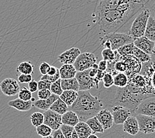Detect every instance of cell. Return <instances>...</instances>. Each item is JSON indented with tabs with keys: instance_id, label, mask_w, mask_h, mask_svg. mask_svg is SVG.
<instances>
[{
	"instance_id": "obj_46",
	"label": "cell",
	"mask_w": 155,
	"mask_h": 138,
	"mask_svg": "<svg viewBox=\"0 0 155 138\" xmlns=\"http://www.w3.org/2000/svg\"><path fill=\"white\" fill-rule=\"evenodd\" d=\"M28 89L32 93L36 92L38 90V82L35 80H32L28 83Z\"/></svg>"
},
{
	"instance_id": "obj_19",
	"label": "cell",
	"mask_w": 155,
	"mask_h": 138,
	"mask_svg": "<svg viewBox=\"0 0 155 138\" xmlns=\"http://www.w3.org/2000/svg\"><path fill=\"white\" fill-rule=\"evenodd\" d=\"M60 98L58 96L55 95L54 94H51L49 98L46 100H35L33 103V105L38 109H40L44 111H47L50 110V106L52 105L53 103L56 101V100Z\"/></svg>"
},
{
	"instance_id": "obj_39",
	"label": "cell",
	"mask_w": 155,
	"mask_h": 138,
	"mask_svg": "<svg viewBox=\"0 0 155 138\" xmlns=\"http://www.w3.org/2000/svg\"><path fill=\"white\" fill-rule=\"evenodd\" d=\"M60 129H61L63 134H64L65 138H71L72 133L73 131H74V128L73 127L64 124H62Z\"/></svg>"
},
{
	"instance_id": "obj_42",
	"label": "cell",
	"mask_w": 155,
	"mask_h": 138,
	"mask_svg": "<svg viewBox=\"0 0 155 138\" xmlns=\"http://www.w3.org/2000/svg\"><path fill=\"white\" fill-rule=\"evenodd\" d=\"M50 68L51 66L50 65V64H48L46 62H43L40 64L39 67L40 73L42 75H46V74H48V73Z\"/></svg>"
},
{
	"instance_id": "obj_43",
	"label": "cell",
	"mask_w": 155,
	"mask_h": 138,
	"mask_svg": "<svg viewBox=\"0 0 155 138\" xmlns=\"http://www.w3.org/2000/svg\"><path fill=\"white\" fill-rule=\"evenodd\" d=\"M32 80V76L31 74H22L18 76V81L20 83H29Z\"/></svg>"
},
{
	"instance_id": "obj_3",
	"label": "cell",
	"mask_w": 155,
	"mask_h": 138,
	"mask_svg": "<svg viewBox=\"0 0 155 138\" xmlns=\"http://www.w3.org/2000/svg\"><path fill=\"white\" fill-rule=\"evenodd\" d=\"M144 5L145 0H100L97 10L115 11L128 21Z\"/></svg>"
},
{
	"instance_id": "obj_58",
	"label": "cell",
	"mask_w": 155,
	"mask_h": 138,
	"mask_svg": "<svg viewBox=\"0 0 155 138\" xmlns=\"http://www.w3.org/2000/svg\"><path fill=\"white\" fill-rule=\"evenodd\" d=\"M42 138H53L52 136H48V137H42Z\"/></svg>"
},
{
	"instance_id": "obj_8",
	"label": "cell",
	"mask_w": 155,
	"mask_h": 138,
	"mask_svg": "<svg viewBox=\"0 0 155 138\" xmlns=\"http://www.w3.org/2000/svg\"><path fill=\"white\" fill-rule=\"evenodd\" d=\"M20 89L18 81L12 78H7L0 83V90L7 96H14L18 94Z\"/></svg>"
},
{
	"instance_id": "obj_52",
	"label": "cell",
	"mask_w": 155,
	"mask_h": 138,
	"mask_svg": "<svg viewBox=\"0 0 155 138\" xmlns=\"http://www.w3.org/2000/svg\"><path fill=\"white\" fill-rule=\"evenodd\" d=\"M149 9L150 12V17H153L154 19H155V2L153 3L152 6H151Z\"/></svg>"
},
{
	"instance_id": "obj_14",
	"label": "cell",
	"mask_w": 155,
	"mask_h": 138,
	"mask_svg": "<svg viewBox=\"0 0 155 138\" xmlns=\"http://www.w3.org/2000/svg\"><path fill=\"white\" fill-rule=\"evenodd\" d=\"M81 53L79 48L72 47L59 55L58 60L63 65H73Z\"/></svg>"
},
{
	"instance_id": "obj_36",
	"label": "cell",
	"mask_w": 155,
	"mask_h": 138,
	"mask_svg": "<svg viewBox=\"0 0 155 138\" xmlns=\"http://www.w3.org/2000/svg\"><path fill=\"white\" fill-rule=\"evenodd\" d=\"M135 48V45L134 43H130V44H125V45H124L121 47L119 48L117 50V51L118 52L121 56L123 55H132L133 52H134Z\"/></svg>"
},
{
	"instance_id": "obj_7",
	"label": "cell",
	"mask_w": 155,
	"mask_h": 138,
	"mask_svg": "<svg viewBox=\"0 0 155 138\" xmlns=\"http://www.w3.org/2000/svg\"><path fill=\"white\" fill-rule=\"evenodd\" d=\"M97 58L91 53H81L73 64L77 72H82L91 69L97 62Z\"/></svg>"
},
{
	"instance_id": "obj_29",
	"label": "cell",
	"mask_w": 155,
	"mask_h": 138,
	"mask_svg": "<svg viewBox=\"0 0 155 138\" xmlns=\"http://www.w3.org/2000/svg\"><path fill=\"white\" fill-rule=\"evenodd\" d=\"M85 123L91 128L93 133H104V129L96 116L88 119Z\"/></svg>"
},
{
	"instance_id": "obj_34",
	"label": "cell",
	"mask_w": 155,
	"mask_h": 138,
	"mask_svg": "<svg viewBox=\"0 0 155 138\" xmlns=\"http://www.w3.org/2000/svg\"><path fill=\"white\" fill-rule=\"evenodd\" d=\"M36 128V133H37L38 135L42 137L51 136V133L53 132V130L49 126H48L44 124H42V125L38 126Z\"/></svg>"
},
{
	"instance_id": "obj_27",
	"label": "cell",
	"mask_w": 155,
	"mask_h": 138,
	"mask_svg": "<svg viewBox=\"0 0 155 138\" xmlns=\"http://www.w3.org/2000/svg\"><path fill=\"white\" fill-rule=\"evenodd\" d=\"M144 36L151 41L155 43V19L150 16L149 19Z\"/></svg>"
},
{
	"instance_id": "obj_16",
	"label": "cell",
	"mask_w": 155,
	"mask_h": 138,
	"mask_svg": "<svg viewBox=\"0 0 155 138\" xmlns=\"http://www.w3.org/2000/svg\"><path fill=\"white\" fill-rule=\"evenodd\" d=\"M134 44L135 47L149 55L152 53L155 45L154 42L151 41L147 39L145 36L135 39Z\"/></svg>"
},
{
	"instance_id": "obj_23",
	"label": "cell",
	"mask_w": 155,
	"mask_h": 138,
	"mask_svg": "<svg viewBox=\"0 0 155 138\" xmlns=\"http://www.w3.org/2000/svg\"><path fill=\"white\" fill-rule=\"evenodd\" d=\"M74 129L79 136V138H88L93 133L91 128L84 122H79L75 127Z\"/></svg>"
},
{
	"instance_id": "obj_25",
	"label": "cell",
	"mask_w": 155,
	"mask_h": 138,
	"mask_svg": "<svg viewBox=\"0 0 155 138\" xmlns=\"http://www.w3.org/2000/svg\"><path fill=\"white\" fill-rule=\"evenodd\" d=\"M50 110L62 115L69 110V108L67 106V104L59 98L50 106Z\"/></svg>"
},
{
	"instance_id": "obj_9",
	"label": "cell",
	"mask_w": 155,
	"mask_h": 138,
	"mask_svg": "<svg viewBox=\"0 0 155 138\" xmlns=\"http://www.w3.org/2000/svg\"><path fill=\"white\" fill-rule=\"evenodd\" d=\"M136 115H144L155 118V97L146 98L139 104L134 112Z\"/></svg>"
},
{
	"instance_id": "obj_10",
	"label": "cell",
	"mask_w": 155,
	"mask_h": 138,
	"mask_svg": "<svg viewBox=\"0 0 155 138\" xmlns=\"http://www.w3.org/2000/svg\"><path fill=\"white\" fill-rule=\"evenodd\" d=\"M139 131L145 134L155 132V118L144 115H136Z\"/></svg>"
},
{
	"instance_id": "obj_38",
	"label": "cell",
	"mask_w": 155,
	"mask_h": 138,
	"mask_svg": "<svg viewBox=\"0 0 155 138\" xmlns=\"http://www.w3.org/2000/svg\"><path fill=\"white\" fill-rule=\"evenodd\" d=\"M104 87L106 88L112 87L114 85V76L111 74L108 73H106L104 77L102 78Z\"/></svg>"
},
{
	"instance_id": "obj_51",
	"label": "cell",
	"mask_w": 155,
	"mask_h": 138,
	"mask_svg": "<svg viewBox=\"0 0 155 138\" xmlns=\"http://www.w3.org/2000/svg\"><path fill=\"white\" fill-rule=\"evenodd\" d=\"M97 71H98V69H95L93 68H91L89 70V75L90 76L94 79V78H96L97 76Z\"/></svg>"
},
{
	"instance_id": "obj_18",
	"label": "cell",
	"mask_w": 155,
	"mask_h": 138,
	"mask_svg": "<svg viewBox=\"0 0 155 138\" xmlns=\"http://www.w3.org/2000/svg\"><path fill=\"white\" fill-rule=\"evenodd\" d=\"M8 106L15 108L18 111H27L31 110L33 105V102L31 101H24L19 98L10 100L8 102Z\"/></svg>"
},
{
	"instance_id": "obj_45",
	"label": "cell",
	"mask_w": 155,
	"mask_h": 138,
	"mask_svg": "<svg viewBox=\"0 0 155 138\" xmlns=\"http://www.w3.org/2000/svg\"><path fill=\"white\" fill-rule=\"evenodd\" d=\"M51 84L46 83V82L40 80L38 82V90H50Z\"/></svg>"
},
{
	"instance_id": "obj_15",
	"label": "cell",
	"mask_w": 155,
	"mask_h": 138,
	"mask_svg": "<svg viewBox=\"0 0 155 138\" xmlns=\"http://www.w3.org/2000/svg\"><path fill=\"white\" fill-rule=\"evenodd\" d=\"M99 122L101 123L104 129H108L111 128L113 124L114 120L112 113L107 109H102L96 115Z\"/></svg>"
},
{
	"instance_id": "obj_55",
	"label": "cell",
	"mask_w": 155,
	"mask_h": 138,
	"mask_svg": "<svg viewBox=\"0 0 155 138\" xmlns=\"http://www.w3.org/2000/svg\"><path fill=\"white\" fill-rule=\"evenodd\" d=\"M71 138H79V136H78V135H77V133H76V132L75 131V129H74V131H73V132L72 133V136H71Z\"/></svg>"
},
{
	"instance_id": "obj_30",
	"label": "cell",
	"mask_w": 155,
	"mask_h": 138,
	"mask_svg": "<svg viewBox=\"0 0 155 138\" xmlns=\"http://www.w3.org/2000/svg\"><path fill=\"white\" fill-rule=\"evenodd\" d=\"M34 65L31 61H23L18 65L17 72L22 74H34Z\"/></svg>"
},
{
	"instance_id": "obj_13",
	"label": "cell",
	"mask_w": 155,
	"mask_h": 138,
	"mask_svg": "<svg viewBox=\"0 0 155 138\" xmlns=\"http://www.w3.org/2000/svg\"><path fill=\"white\" fill-rule=\"evenodd\" d=\"M114 123L116 124H123L127 119L131 115V111L127 108L120 105L112 108Z\"/></svg>"
},
{
	"instance_id": "obj_5",
	"label": "cell",
	"mask_w": 155,
	"mask_h": 138,
	"mask_svg": "<svg viewBox=\"0 0 155 138\" xmlns=\"http://www.w3.org/2000/svg\"><path fill=\"white\" fill-rule=\"evenodd\" d=\"M100 41L101 42H108L110 44V48L113 51H117L118 48L125 44L134 43V39L130 34L112 33L110 34H105L103 37H101Z\"/></svg>"
},
{
	"instance_id": "obj_40",
	"label": "cell",
	"mask_w": 155,
	"mask_h": 138,
	"mask_svg": "<svg viewBox=\"0 0 155 138\" xmlns=\"http://www.w3.org/2000/svg\"><path fill=\"white\" fill-rule=\"evenodd\" d=\"M59 79H60V70H59V72L56 74V75L50 76L48 75V74H46V75H42L41 78H40V80L45 81L46 83H48L50 84H52L54 82L57 81Z\"/></svg>"
},
{
	"instance_id": "obj_41",
	"label": "cell",
	"mask_w": 155,
	"mask_h": 138,
	"mask_svg": "<svg viewBox=\"0 0 155 138\" xmlns=\"http://www.w3.org/2000/svg\"><path fill=\"white\" fill-rule=\"evenodd\" d=\"M114 69H115L117 73H125L127 70V67L125 63L119 59V60L116 62L115 65H114Z\"/></svg>"
},
{
	"instance_id": "obj_20",
	"label": "cell",
	"mask_w": 155,
	"mask_h": 138,
	"mask_svg": "<svg viewBox=\"0 0 155 138\" xmlns=\"http://www.w3.org/2000/svg\"><path fill=\"white\" fill-rule=\"evenodd\" d=\"M80 122L77 115L71 110H69L64 115H61L62 124L74 127Z\"/></svg>"
},
{
	"instance_id": "obj_1",
	"label": "cell",
	"mask_w": 155,
	"mask_h": 138,
	"mask_svg": "<svg viewBox=\"0 0 155 138\" xmlns=\"http://www.w3.org/2000/svg\"><path fill=\"white\" fill-rule=\"evenodd\" d=\"M103 104L98 96L92 95L88 91H79L78 97L69 110L77 115L80 122H85L88 119L94 117L102 110Z\"/></svg>"
},
{
	"instance_id": "obj_37",
	"label": "cell",
	"mask_w": 155,
	"mask_h": 138,
	"mask_svg": "<svg viewBox=\"0 0 155 138\" xmlns=\"http://www.w3.org/2000/svg\"><path fill=\"white\" fill-rule=\"evenodd\" d=\"M50 91L51 94H54L55 95H57L59 97L62 94L63 90L61 85V78L58 80L57 81L54 82V83L51 84L50 86Z\"/></svg>"
},
{
	"instance_id": "obj_48",
	"label": "cell",
	"mask_w": 155,
	"mask_h": 138,
	"mask_svg": "<svg viewBox=\"0 0 155 138\" xmlns=\"http://www.w3.org/2000/svg\"><path fill=\"white\" fill-rule=\"evenodd\" d=\"M51 136H52L53 138H65L60 129L53 131L52 133H51Z\"/></svg>"
},
{
	"instance_id": "obj_31",
	"label": "cell",
	"mask_w": 155,
	"mask_h": 138,
	"mask_svg": "<svg viewBox=\"0 0 155 138\" xmlns=\"http://www.w3.org/2000/svg\"><path fill=\"white\" fill-rule=\"evenodd\" d=\"M142 64V68L139 74L152 78L153 74L155 71V65L150 61Z\"/></svg>"
},
{
	"instance_id": "obj_50",
	"label": "cell",
	"mask_w": 155,
	"mask_h": 138,
	"mask_svg": "<svg viewBox=\"0 0 155 138\" xmlns=\"http://www.w3.org/2000/svg\"><path fill=\"white\" fill-rule=\"evenodd\" d=\"M105 73H106V72L101 71V70H100L98 69L97 76H96V78H97L100 82H101V80H102V78H103V77H104Z\"/></svg>"
},
{
	"instance_id": "obj_49",
	"label": "cell",
	"mask_w": 155,
	"mask_h": 138,
	"mask_svg": "<svg viewBox=\"0 0 155 138\" xmlns=\"http://www.w3.org/2000/svg\"><path fill=\"white\" fill-rule=\"evenodd\" d=\"M58 72H59V69H58L57 67L54 66H51V68L49 70L48 73V75H50V76L56 75Z\"/></svg>"
},
{
	"instance_id": "obj_17",
	"label": "cell",
	"mask_w": 155,
	"mask_h": 138,
	"mask_svg": "<svg viewBox=\"0 0 155 138\" xmlns=\"http://www.w3.org/2000/svg\"><path fill=\"white\" fill-rule=\"evenodd\" d=\"M123 130L131 136H135L139 132V124L135 116L131 115L123 124Z\"/></svg>"
},
{
	"instance_id": "obj_59",
	"label": "cell",
	"mask_w": 155,
	"mask_h": 138,
	"mask_svg": "<svg viewBox=\"0 0 155 138\" xmlns=\"http://www.w3.org/2000/svg\"><path fill=\"white\" fill-rule=\"evenodd\" d=\"M154 48H155V45H154Z\"/></svg>"
},
{
	"instance_id": "obj_57",
	"label": "cell",
	"mask_w": 155,
	"mask_h": 138,
	"mask_svg": "<svg viewBox=\"0 0 155 138\" xmlns=\"http://www.w3.org/2000/svg\"><path fill=\"white\" fill-rule=\"evenodd\" d=\"M92 68L95 69H98V65H97V64H94V65L93 66V67H92Z\"/></svg>"
},
{
	"instance_id": "obj_22",
	"label": "cell",
	"mask_w": 155,
	"mask_h": 138,
	"mask_svg": "<svg viewBox=\"0 0 155 138\" xmlns=\"http://www.w3.org/2000/svg\"><path fill=\"white\" fill-rule=\"evenodd\" d=\"M78 97V92L73 90H64L60 96V98L69 108L71 106Z\"/></svg>"
},
{
	"instance_id": "obj_32",
	"label": "cell",
	"mask_w": 155,
	"mask_h": 138,
	"mask_svg": "<svg viewBox=\"0 0 155 138\" xmlns=\"http://www.w3.org/2000/svg\"><path fill=\"white\" fill-rule=\"evenodd\" d=\"M132 55H134V57L137 58L141 63L147 62L150 61V57L149 55L145 53V52L139 49V48H137L136 47H135L134 48Z\"/></svg>"
},
{
	"instance_id": "obj_28",
	"label": "cell",
	"mask_w": 155,
	"mask_h": 138,
	"mask_svg": "<svg viewBox=\"0 0 155 138\" xmlns=\"http://www.w3.org/2000/svg\"><path fill=\"white\" fill-rule=\"evenodd\" d=\"M129 83L128 76L124 73H118L114 76V85L117 88L126 87Z\"/></svg>"
},
{
	"instance_id": "obj_53",
	"label": "cell",
	"mask_w": 155,
	"mask_h": 138,
	"mask_svg": "<svg viewBox=\"0 0 155 138\" xmlns=\"http://www.w3.org/2000/svg\"><path fill=\"white\" fill-rule=\"evenodd\" d=\"M150 61L153 62L155 65V48L154 47V49L152 52V53H151L150 55Z\"/></svg>"
},
{
	"instance_id": "obj_4",
	"label": "cell",
	"mask_w": 155,
	"mask_h": 138,
	"mask_svg": "<svg viewBox=\"0 0 155 138\" xmlns=\"http://www.w3.org/2000/svg\"><path fill=\"white\" fill-rule=\"evenodd\" d=\"M150 16L149 9L147 8L144 9L133 22L130 31V35L134 40L145 35V29Z\"/></svg>"
},
{
	"instance_id": "obj_54",
	"label": "cell",
	"mask_w": 155,
	"mask_h": 138,
	"mask_svg": "<svg viewBox=\"0 0 155 138\" xmlns=\"http://www.w3.org/2000/svg\"><path fill=\"white\" fill-rule=\"evenodd\" d=\"M151 82H152V85H153V87L154 89L155 90V71L154 72L152 78H151Z\"/></svg>"
},
{
	"instance_id": "obj_12",
	"label": "cell",
	"mask_w": 155,
	"mask_h": 138,
	"mask_svg": "<svg viewBox=\"0 0 155 138\" xmlns=\"http://www.w3.org/2000/svg\"><path fill=\"white\" fill-rule=\"evenodd\" d=\"M44 124L49 126L53 131L60 129L62 125L61 115L50 110L44 111Z\"/></svg>"
},
{
	"instance_id": "obj_44",
	"label": "cell",
	"mask_w": 155,
	"mask_h": 138,
	"mask_svg": "<svg viewBox=\"0 0 155 138\" xmlns=\"http://www.w3.org/2000/svg\"><path fill=\"white\" fill-rule=\"evenodd\" d=\"M37 95L40 100H46L50 98L51 92L50 90H41L38 91Z\"/></svg>"
},
{
	"instance_id": "obj_26",
	"label": "cell",
	"mask_w": 155,
	"mask_h": 138,
	"mask_svg": "<svg viewBox=\"0 0 155 138\" xmlns=\"http://www.w3.org/2000/svg\"><path fill=\"white\" fill-rule=\"evenodd\" d=\"M120 55L117 51H113L111 48H104L102 51V57L104 61L106 62H112L118 61L120 59Z\"/></svg>"
},
{
	"instance_id": "obj_2",
	"label": "cell",
	"mask_w": 155,
	"mask_h": 138,
	"mask_svg": "<svg viewBox=\"0 0 155 138\" xmlns=\"http://www.w3.org/2000/svg\"><path fill=\"white\" fill-rule=\"evenodd\" d=\"M153 97L142 89L137 88L128 84L125 88H117L114 106L120 105L130 110L131 113L135 112L136 108L143 100Z\"/></svg>"
},
{
	"instance_id": "obj_56",
	"label": "cell",
	"mask_w": 155,
	"mask_h": 138,
	"mask_svg": "<svg viewBox=\"0 0 155 138\" xmlns=\"http://www.w3.org/2000/svg\"><path fill=\"white\" fill-rule=\"evenodd\" d=\"M88 138H98V137L97 135H96V134L92 133V134H91L89 136H88Z\"/></svg>"
},
{
	"instance_id": "obj_11",
	"label": "cell",
	"mask_w": 155,
	"mask_h": 138,
	"mask_svg": "<svg viewBox=\"0 0 155 138\" xmlns=\"http://www.w3.org/2000/svg\"><path fill=\"white\" fill-rule=\"evenodd\" d=\"M89 70L77 72L75 78L79 85V91H88L96 87L94 80L89 75Z\"/></svg>"
},
{
	"instance_id": "obj_33",
	"label": "cell",
	"mask_w": 155,
	"mask_h": 138,
	"mask_svg": "<svg viewBox=\"0 0 155 138\" xmlns=\"http://www.w3.org/2000/svg\"><path fill=\"white\" fill-rule=\"evenodd\" d=\"M44 114L41 112H35L31 115V122L33 126L37 128L38 126L44 124Z\"/></svg>"
},
{
	"instance_id": "obj_24",
	"label": "cell",
	"mask_w": 155,
	"mask_h": 138,
	"mask_svg": "<svg viewBox=\"0 0 155 138\" xmlns=\"http://www.w3.org/2000/svg\"><path fill=\"white\" fill-rule=\"evenodd\" d=\"M61 85L63 90H73L75 92L79 91V85L76 78H69V79H61Z\"/></svg>"
},
{
	"instance_id": "obj_47",
	"label": "cell",
	"mask_w": 155,
	"mask_h": 138,
	"mask_svg": "<svg viewBox=\"0 0 155 138\" xmlns=\"http://www.w3.org/2000/svg\"><path fill=\"white\" fill-rule=\"evenodd\" d=\"M98 69L103 72H106L107 69V62L106 61L102 60L98 64Z\"/></svg>"
},
{
	"instance_id": "obj_35",
	"label": "cell",
	"mask_w": 155,
	"mask_h": 138,
	"mask_svg": "<svg viewBox=\"0 0 155 138\" xmlns=\"http://www.w3.org/2000/svg\"><path fill=\"white\" fill-rule=\"evenodd\" d=\"M18 96L19 99L23 100L24 101H31L33 98L32 93L29 90L28 88L26 87H23L20 89L18 93Z\"/></svg>"
},
{
	"instance_id": "obj_21",
	"label": "cell",
	"mask_w": 155,
	"mask_h": 138,
	"mask_svg": "<svg viewBox=\"0 0 155 138\" xmlns=\"http://www.w3.org/2000/svg\"><path fill=\"white\" fill-rule=\"evenodd\" d=\"M59 70L61 79H69L75 78L77 73L73 65H63Z\"/></svg>"
},
{
	"instance_id": "obj_6",
	"label": "cell",
	"mask_w": 155,
	"mask_h": 138,
	"mask_svg": "<svg viewBox=\"0 0 155 138\" xmlns=\"http://www.w3.org/2000/svg\"><path fill=\"white\" fill-rule=\"evenodd\" d=\"M120 60L123 61L127 67L125 74L128 76L129 79L138 74L141 72L142 63L134 55H123L120 56Z\"/></svg>"
}]
</instances>
